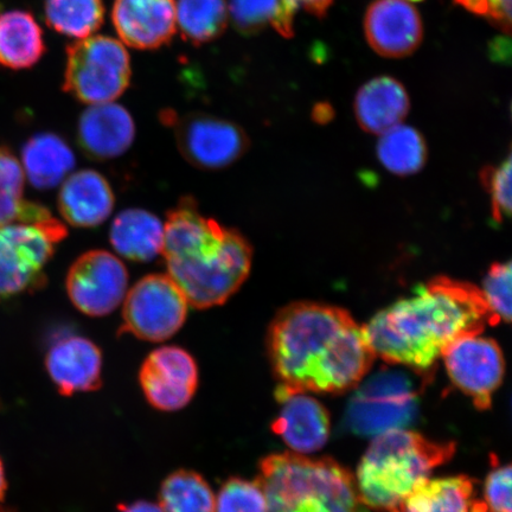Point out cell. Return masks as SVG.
Returning a JSON list of instances; mask_svg holds the SVG:
<instances>
[{"instance_id": "obj_12", "label": "cell", "mask_w": 512, "mask_h": 512, "mask_svg": "<svg viewBox=\"0 0 512 512\" xmlns=\"http://www.w3.org/2000/svg\"><path fill=\"white\" fill-rule=\"evenodd\" d=\"M441 356L452 382L478 409H489L504 376V357L498 344L479 335L464 337L448 345Z\"/></svg>"}, {"instance_id": "obj_8", "label": "cell", "mask_w": 512, "mask_h": 512, "mask_svg": "<svg viewBox=\"0 0 512 512\" xmlns=\"http://www.w3.org/2000/svg\"><path fill=\"white\" fill-rule=\"evenodd\" d=\"M121 332L147 342L175 336L188 316V300L170 275L150 274L125 296Z\"/></svg>"}, {"instance_id": "obj_16", "label": "cell", "mask_w": 512, "mask_h": 512, "mask_svg": "<svg viewBox=\"0 0 512 512\" xmlns=\"http://www.w3.org/2000/svg\"><path fill=\"white\" fill-rule=\"evenodd\" d=\"M370 47L388 59H401L419 48L424 27L418 10L403 0H377L364 19Z\"/></svg>"}, {"instance_id": "obj_35", "label": "cell", "mask_w": 512, "mask_h": 512, "mask_svg": "<svg viewBox=\"0 0 512 512\" xmlns=\"http://www.w3.org/2000/svg\"><path fill=\"white\" fill-rule=\"evenodd\" d=\"M511 466H496L486 478L484 508L486 512H512Z\"/></svg>"}, {"instance_id": "obj_39", "label": "cell", "mask_w": 512, "mask_h": 512, "mask_svg": "<svg viewBox=\"0 0 512 512\" xmlns=\"http://www.w3.org/2000/svg\"><path fill=\"white\" fill-rule=\"evenodd\" d=\"M6 488H8V484H6L4 466L2 459H0V502L4 501Z\"/></svg>"}, {"instance_id": "obj_20", "label": "cell", "mask_w": 512, "mask_h": 512, "mask_svg": "<svg viewBox=\"0 0 512 512\" xmlns=\"http://www.w3.org/2000/svg\"><path fill=\"white\" fill-rule=\"evenodd\" d=\"M57 203L70 226L95 228L111 216L115 198L104 176L94 170H81L64 179Z\"/></svg>"}, {"instance_id": "obj_6", "label": "cell", "mask_w": 512, "mask_h": 512, "mask_svg": "<svg viewBox=\"0 0 512 512\" xmlns=\"http://www.w3.org/2000/svg\"><path fill=\"white\" fill-rule=\"evenodd\" d=\"M253 251L235 229H228L221 248L202 259L166 262L169 275L196 309L228 302L248 278Z\"/></svg>"}, {"instance_id": "obj_11", "label": "cell", "mask_w": 512, "mask_h": 512, "mask_svg": "<svg viewBox=\"0 0 512 512\" xmlns=\"http://www.w3.org/2000/svg\"><path fill=\"white\" fill-rule=\"evenodd\" d=\"M125 265L110 252H87L74 262L67 275L69 299L80 312L91 317L110 315L127 293Z\"/></svg>"}, {"instance_id": "obj_5", "label": "cell", "mask_w": 512, "mask_h": 512, "mask_svg": "<svg viewBox=\"0 0 512 512\" xmlns=\"http://www.w3.org/2000/svg\"><path fill=\"white\" fill-rule=\"evenodd\" d=\"M67 234L66 226L53 215L41 221L0 226V302L46 284L44 267Z\"/></svg>"}, {"instance_id": "obj_17", "label": "cell", "mask_w": 512, "mask_h": 512, "mask_svg": "<svg viewBox=\"0 0 512 512\" xmlns=\"http://www.w3.org/2000/svg\"><path fill=\"white\" fill-rule=\"evenodd\" d=\"M46 364L51 381L64 396L94 392L101 387V351L88 338L60 339L49 349Z\"/></svg>"}, {"instance_id": "obj_34", "label": "cell", "mask_w": 512, "mask_h": 512, "mask_svg": "<svg viewBox=\"0 0 512 512\" xmlns=\"http://www.w3.org/2000/svg\"><path fill=\"white\" fill-rule=\"evenodd\" d=\"M483 181L485 188L490 192L494 219L498 222L509 219L511 214V158L508 157L497 168L484 171Z\"/></svg>"}, {"instance_id": "obj_32", "label": "cell", "mask_w": 512, "mask_h": 512, "mask_svg": "<svg viewBox=\"0 0 512 512\" xmlns=\"http://www.w3.org/2000/svg\"><path fill=\"white\" fill-rule=\"evenodd\" d=\"M482 296L488 307L491 323L511 320V264H496L490 268L484 280Z\"/></svg>"}, {"instance_id": "obj_2", "label": "cell", "mask_w": 512, "mask_h": 512, "mask_svg": "<svg viewBox=\"0 0 512 512\" xmlns=\"http://www.w3.org/2000/svg\"><path fill=\"white\" fill-rule=\"evenodd\" d=\"M486 324L491 317L479 288L440 277L377 313L362 330L375 356L427 370L448 345L482 334Z\"/></svg>"}, {"instance_id": "obj_4", "label": "cell", "mask_w": 512, "mask_h": 512, "mask_svg": "<svg viewBox=\"0 0 512 512\" xmlns=\"http://www.w3.org/2000/svg\"><path fill=\"white\" fill-rule=\"evenodd\" d=\"M454 452V443H434L401 428L381 433L358 466V494L366 507L392 510Z\"/></svg>"}, {"instance_id": "obj_3", "label": "cell", "mask_w": 512, "mask_h": 512, "mask_svg": "<svg viewBox=\"0 0 512 512\" xmlns=\"http://www.w3.org/2000/svg\"><path fill=\"white\" fill-rule=\"evenodd\" d=\"M255 482L266 512H368L355 478L330 458L273 454L260 463Z\"/></svg>"}, {"instance_id": "obj_38", "label": "cell", "mask_w": 512, "mask_h": 512, "mask_svg": "<svg viewBox=\"0 0 512 512\" xmlns=\"http://www.w3.org/2000/svg\"><path fill=\"white\" fill-rule=\"evenodd\" d=\"M120 512H164L160 505L139 501L136 503L121 505Z\"/></svg>"}, {"instance_id": "obj_22", "label": "cell", "mask_w": 512, "mask_h": 512, "mask_svg": "<svg viewBox=\"0 0 512 512\" xmlns=\"http://www.w3.org/2000/svg\"><path fill=\"white\" fill-rule=\"evenodd\" d=\"M110 240L125 259L147 262L163 251L164 223L144 209H127L115 217Z\"/></svg>"}, {"instance_id": "obj_7", "label": "cell", "mask_w": 512, "mask_h": 512, "mask_svg": "<svg viewBox=\"0 0 512 512\" xmlns=\"http://www.w3.org/2000/svg\"><path fill=\"white\" fill-rule=\"evenodd\" d=\"M66 53L63 89L82 104L113 102L130 86V55L114 38H83L69 44Z\"/></svg>"}, {"instance_id": "obj_18", "label": "cell", "mask_w": 512, "mask_h": 512, "mask_svg": "<svg viewBox=\"0 0 512 512\" xmlns=\"http://www.w3.org/2000/svg\"><path fill=\"white\" fill-rule=\"evenodd\" d=\"M134 137L136 125L130 112L114 102L92 105L79 120L81 149L96 160H110L124 155L132 146Z\"/></svg>"}, {"instance_id": "obj_9", "label": "cell", "mask_w": 512, "mask_h": 512, "mask_svg": "<svg viewBox=\"0 0 512 512\" xmlns=\"http://www.w3.org/2000/svg\"><path fill=\"white\" fill-rule=\"evenodd\" d=\"M418 408L412 382L406 375L383 371L358 390L352 398L347 421L360 435L381 433L407 426Z\"/></svg>"}, {"instance_id": "obj_21", "label": "cell", "mask_w": 512, "mask_h": 512, "mask_svg": "<svg viewBox=\"0 0 512 512\" xmlns=\"http://www.w3.org/2000/svg\"><path fill=\"white\" fill-rule=\"evenodd\" d=\"M409 112V96L398 80L382 76L364 85L355 100L358 124L364 131L381 134L402 124Z\"/></svg>"}, {"instance_id": "obj_40", "label": "cell", "mask_w": 512, "mask_h": 512, "mask_svg": "<svg viewBox=\"0 0 512 512\" xmlns=\"http://www.w3.org/2000/svg\"><path fill=\"white\" fill-rule=\"evenodd\" d=\"M0 512H11V511L8 510V509H4V508L0 507Z\"/></svg>"}, {"instance_id": "obj_36", "label": "cell", "mask_w": 512, "mask_h": 512, "mask_svg": "<svg viewBox=\"0 0 512 512\" xmlns=\"http://www.w3.org/2000/svg\"><path fill=\"white\" fill-rule=\"evenodd\" d=\"M464 9L482 16L505 34L511 31V0H454Z\"/></svg>"}, {"instance_id": "obj_13", "label": "cell", "mask_w": 512, "mask_h": 512, "mask_svg": "<svg viewBox=\"0 0 512 512\" xmlns=\"http://www.w3.org/2000/svg\"><path fill=\"white\" fill-rule=\"evenodd\" d=\"M139 381L153 408L174 412L188 405L198 388V367L187 350L163 347L143 363Z\"/></svg>"}, {"instance_id": "obj_19", "label": "cell", "mask_w": 512, "mask_h": 512, "mask_svg": "<svg viewBox=\"0 0 512 512\" xmlns=\"http://www.w3.org/2000/svg\"><path fill=\"white\" fill-rule=\"evenodd\" d=\"M281 411L272 430L299 453L320 450L329 439L330 419L322 403L305 393H277Z\"/></svg>"}, {"instance_id": "obj_33", "label": "cell", "mask_w": 512, "mask_h": 512, "mask_svg": "<svg viewBox=\"0 0 512 512\" xmlns=\"http://www.w3.org/2000/svg\"><path fill=\"white\" fill-rule=\"evenodd\" d=\"M216 512H266L264 492L256 482L230 478L217 497Z\"/></svg>"}, {"instance_id": "obj_30", "label": "cell", "mask_w": 512, "mask_h": 512, "mask_svg": "<svg viewBox=\"0 0 512 512\" xmlns=\"http://www.w3.org/2000/svg\"><path fill=\"white\" fill-rule=\"evenodd\" d=\"M235 28L242 34L253 35L272 27L281 36L291 38L294 35L292 11L284 0H229Z\"/></svg>"}, {"instance_id": "obj_25", "label": "cell", "mask_w": 512, "mask_h": 512, "mask_svg": "<svg viewBox=\"0 0 512 512\" xmlns=\"http://www.w3.org/2000/svg\"><path fill=\"white\" fill-rule=\"evenodd\" d=\"M475 485L466 476L426 479L390 512H472Z\"/></svg>"}, {"instance_id": "obj_26", "label": "cell", "mask_w": 512, "mask_h": 512, "mask_svg": "<svg viewBox=\"0 0 512 512\" xmlns=\"http://www.w3.org/2000/svg\"><path fill=\"white\" fill-rule=\"evenodd\" d=\"M377 155L384 168L395 175L408 176L425 165L427 147L418 131L399 124L381 134Z\"/></svg>"}, {"instance_id": "obj_37", "label": "cell", "mask_w": 512, "mask_h": 512, "mask_svg": "<svg viewBox=\"0 0 512 512\" xmlns=\"http://www.w3.org/2000/svg\"><path fill=\"white\" fill-rule=\"evenodd\" d=\"M284 2L294 12L299 8H304L310 14L323 18L334 0H284Z\"/></svg>"}, {"instance_id": "obj_41", "label": "cell", "mask_w": 512, "mask_h": 512, "mask_svg": "<svg viewBox=\"0 0 512 512\" xmlns=\"http://www.w3.org/2000/svg\"><path fill=\"white\" fill-rule=\"evenodd\" d=\"M414 2H420V0H414Z\"/></svg>"}, {"instance_id": "obj_29", "label": "cell", "mask_w": 512, "mask_h": 512, "mask_svg": "<svg viewBox=\"0 0 512 512\" xmlns=\"http://www.w3.org/2000/svg\"><path fill=\"white\" fill-rule=\"evenodd\" d=\"M164 512H216V499L209 484L197 472L179 470L166 478L160 489Z\"/></svg>"}, {"instance_id": "obj_23", "label": "cell", "mask_w": 512, "mask_h": 512, "mask_svg": "<svg viewBox=\"0 0 512 512\" xmlns=\"http://www.w3.org/2000/svg\"><path fill=\"white\" fill-rule=\"evenodd\" d=\"M22 166L32 187L49 190L70 175L75 166V156L57 134L38 133L23 146Z\"/></svg>"}, {"instance_id": "obj_31", "label": "cell", "mask_w": 512, "mask_h": 512, "mask_svg": "<svg viewBox=\"0 0 512 512\" xmlns=\"http://www.w3.org/2000/svg\"><path fill=\"white\" fill-rule=\"evenodd\" d=\"M24 184L21 162L8 146L0 145V226L22 221L28 204L24 200Z\"/></svg>"}, {"instance_id": "obj_10", "label": "cell", "mask_w": 512, "mask_h": 512, "mask_svg": "<svg viewBox=\"0 0 512 512\" xmlns=\"http://www.w3.org/2000/svg\"><path fill=\"white\" fill-rule=\"evenodd\" d=\"M163 121L175 131L179 152L197 169L216 171L232 165L245 155L248 138L242 128L209 114H163Z\"/></svg>"}, {"instance_id": "obj_27", "label": "cell", "mask_w": 512, "mask_h": 512, "mask_svg": "<svg viewBox=\"0 0 512 512\" xmlns=\"http://www.w3.org/2000/svg\"><path fill=\"white\" fill-rule=\"evenodd\" d=\"M177 21L185 41L202 46L217 40L227 29L224 0H179Z\"/></svg>"}, {"instance_id": "obj_24", "label": "cell", "mask_w": 512, "mask_h": 512, "mask_svg": "<svg viewBox=\"0 0 512 512\" xmlns=\"http://www.w3.org/2000/svg\"><path fill=\"white\" fill-rule=\"evenodd\" d=\"M43 31L28 11L0 15V66L21 70L34 67L46 54Z\"/></svg>"}, {"instance_id": "obj_1", "label": "cell", "mask_w": 512, "mask_h": 512, "mask_svg": "<svg viewBox=\"0 0 512 512\" xmlns=\"http://www.w3.org/2000/svg\"><path fill=\"white\" fill-rule=\"evenodd\" d=\"M277 393H343L375 360L361 326L339 307L297 303L275 316L267 337Z\"/></svg>"}, {"instance_id": "obj_14", "label": "cell", "mask_w": 512, "mask_h": 512, "mask_svg": "<svg viewBox=\"0 0 512 512\" xmlns=\"http://www.w3.org/2000/svg\"><path fill=\"white\" fill-rule=\"evenodd\" d=\"M112 21L127 46L156 50L176 34L177 5L175 0H114Z\"/></svg>"}, {"instance_id": "obj_28", "label": "cell", "mask_w": 512, "mask_h": 512, "mask_svg": "<svg viewBox=\"0 0 512 512\" xmlns=\"http://www.w3.org/2000/svg\"><path fill=\"white\" fill-rule=\"evenodd\" d=\"M44 14L49 27L72 38H87L104 24L102 0H46Z\"/></svg>"}, {"instance_id": "obj_15", "label": "cell", "mask_w": 512, "mask_h": 512, "mask_svg": "<svg viewBox=\"0 0 512 512\" xmlns=\"http://www.w3.org/2000/svg\"><path fill=\"white\" fill-rule=\"evenodd\" d=\"M227 228L203 216L192 198H183L169 211L164 223L165 262L202 259L216 253L226 238Z\"/></svg>"}]
</instances>
